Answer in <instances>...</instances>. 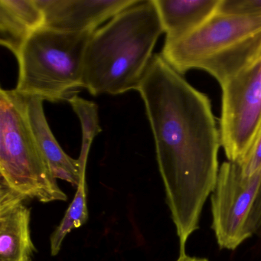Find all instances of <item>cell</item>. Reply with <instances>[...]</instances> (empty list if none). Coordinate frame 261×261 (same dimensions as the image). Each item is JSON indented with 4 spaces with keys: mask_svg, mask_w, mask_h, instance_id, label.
Segmentation results:
<instances>
[{
    "mask_svg": "<svg viewBox=\"0 0 261 261\" xmlns=\"http://www.w3.org/2000/svg\"><path fill=\"white\" fill-rule=\"evenodd\" d=\"M219 12L261 16V0H222Z\"/></svg>",
    "mask_w": 261,
    "mask_h": 261,
    "instance_id": "obj_15",
    "label": "cell"
},
{
    "mask_svg": "<svg viewBox=\"0 0 261 261\" xmlns=\"http://www.w3.org/2000/svg\"><path fill=\"white\" fill-rule=\"evenodd\" d=\"M85 189V178H83L77 187L75 196L70 204L63 219L50 238L53 256H56L59 253L64 239L73 229L82 227L88 221V210Z\"/></svg>",
    "mask_w": 261,
    "mask_h": 261,
    "instance_id": "obj_14",
    "label": "cell"
},
{
    "mask_svg": "<svg viewBox=\"0 0 261 261\" xmlns=\"http://www.w3.org/2000/svg\"><path fill=\"white\" fill-rule=\"evenodd\" d=\"M0 182L25 198L67 200L32 130L27 103L16 90H0Z\"/></svg>",
    "mask_w": 261,
    "mask_h": 261,
    "instance_id": "obj_5",
    "label": "cell"
},
{
    "mask_svg": "<svg viewBox=\"0 0 261 261\" xmlns=\"http://www.w3.org/2000/svg\"><path fill=\"white\" fill-rule=\"evenodd\" d=\"M177 261H208L207 259H203V258L192 257V256H188L187 254H180L179 257Z\"/></svg>",
    "mask_w": 261,
    "mask_h": 261,
    "instance_id": "obj_17",
    "label": "cell"
},
{
    "mask_svg": "<svg viewBox=\"0 0 261 261\" xmlns=\"http://www.w3.org/2000/svg\"><path fill=\"white\" fill-rule=\"evenodd\" d=\"M245 176H252L261 171V128L244 160L238 163Z\"/></svg>",
    "mask_w": 261,
    "mask_h": 261,
    "instance_id": "obj_16",
    "label": "cell"
},
{
    "mask_svg": "<svg viewBox=\"0 0 261 261\" xmlns=\"http://www.w3.org/2000/svg\"><path fill=\"white\" fill-rule=\"evenodd\" d=\"M24 97L32 130L48 161L53 175L56 179L60 178L77 187L81 180L85 178L86 170L82 169L79 160L70 157L58 143L45 117L44 100L37 97Z\"/></svg>",
    "mask_w": 261,
    "mask_h": 261,
    "instance_id": "obj_9",
    "label": "cell"
},
{
    "mask_svg": "<svg viewBox=\"0 0 261 261\" xmlns=\"http://www.w3.org/2000/svg\"><path fill=\"white\" fill-rule=\"evenodd\" d=\"M44 25L37 0H0V44L16 58L27 39Z\"/></svg>",
    "mask_w": 261,
    "mask_h": 261,
    "instance_id": "obj_12",
    "label": "cell"
},
{
    "mask_svg": "<svg viewBox=\"0 0 261 261\" xmlns=\"http://www.w3.org/2000/svg\"><path fill=\"white\" fill-rule=\"evenodd\" d=\"M222 0H154L166 40L191 34L219 12Z\"/></svg>",
    "mask_w": 261,
    "mask_h": 261,
    "instance_id": "obj_11",
    "label": "cell"
},
{
    "mask_svg": "<svg viewBox=\"0 0 261 261\" xmlns=\"http://www.w3.org/2000/svg\"><path fill=\"white\" fill-rule=\"evenodd\" d=\"M22 261H32L31 258H28V259H23V260Z\"/></svg>",
    "mask_w": 261,
    "mask_h": 261,
    "instance_id": "obj_18",
    "label": "cell"
},
{
    "mask_svg": "<svg viewBox=\"0 0 261 261\" xmlns=\"http://www.w3.org/2000/svg\"><path fill=\"white\" fill-rule=\"evenodd\" d=\"M82 125V145L79 160L82 169L86 170L88 154L94 138L102 131L99 123L98 108L94 102L85 100L77 94L68 99Z\"/></svg>",
    "mask_w": 261,
    "mask_h": 261,
    "instance_id": "obj_13",
    "label": "cell"
},
{
    "mask_svg": "<svg viewBox=\"0 0 261 261\" xmlns=\"http://www.w3.org/2000/svg\"><path fill=\"white\" fill-rule=\"evenodd\" d=\"M44 27L71 33L95 32L103 22L140 0H37Z\"/></svg>",
    "mask_w": 261,
    "mask_h": 261,
    "instance_id": "obj_8",
    "label": "cell"
},
{
    "mask_svg": "<svg viewBox=\"0 0 261 261\" xmlns=\"http://www.w3.org/2000/svg\"><path fill=\"white\" fill-rule=\"evenodd\" d=\"M24 200H0V261H22L36 251L30 233V210Z\"/></svg>",
    "mask_w": 261,
    "mask_h": 261,
    "instance_id": "obj_10",
    "label": "cell"
},
{
    "mask_svg": "<svg viewBox=\"0 0 261 261\" xmlns=\"http://www.w3.org/2000/svg\"><path fill=\"white\" fill-rule=\"evenodd\" d=\"M163 33L154 0H140L116 15L88 42L83 88L93 96L138 91Z\"/></svg>",
    "mask_w": 261,
    "mask_h": 261,
    "instance_id": "obj_2",
    "label": "cell"
},
{
    "mask_svg": "<svg viewBox=\"0 0 261 261\" xmlns=\"http://www.w3.org/2000/svg\"><path fill=\"white\" fill-rule=\"evenodd\" d=\"M94 33L59 31L45 27L35 32L16 56L19 77L15 90L24 97L44 101L68 100L83 88L85 51Z\"/></svg>",
    "mask_w": 261,
    "mask_h": 261,
    "instance_id": "obj_4",
    "label": "cell"
},
{
    "mask_svg": "<svg viewBox=\"0 0 261 261\" xmlns=\"http://www.w3.org/2000/svg\"><path fill=\"white\" fill-rule=\"evenodd\" d=\"M221 88V146L228 161L239 163L261 128V55Z\"/></svg>",
    "mask_w": 261,
    "mask_h": 261,
    "instance_id": "obj_6",
    "label": "cell"
},
{
    "mask_svg": "<svg viewBox=\"0 0 261 261\" xmlns=\"http://www.w3.org/2000/svg\"><path fill=\"white\" fill-rule=\"evenodd\" d=\"M261 55V16L218 12L191 34L165 41L160 56L183 74L202 70L220 85Z\"/></svg>",
    "mask_w": 261,
    "mask_h": 261,
    "instance_id": "obj_3",
    "label": "cell"
},
{
    "mask_svg": "<svg viewBox=\"0 0 261 261\" xmlns=\"http://www.w3.org/2000/svg\"><path fill=\"white\" fill-rule=\"evenodd\" d=\"M261 186V171L245 176L238 163L225 162L212 192L213 227L218 245L234 250L252 236L250 218Z\"/></svg>",
    "mask_w": 261,
    "mask_h": 261,
    "instance_id": "obj_7",
    "label": "cell"
},
{
    "mask_svg": "<svg viewBox=\"0 0 261 261\" xmlns=\"http://www.w3.org/2000/svg\"><path fill=\"white\" fill-rule=\"evenodd\" d=\"M155 141L180 254L216 186L221 146L210 100L155 54L138 88Z\"/></svg>",
    "mask_w": 261,
    "mask_h": 261,
    "instance_id": "obj_1",
    "label": "cell"
}]
</instances>
